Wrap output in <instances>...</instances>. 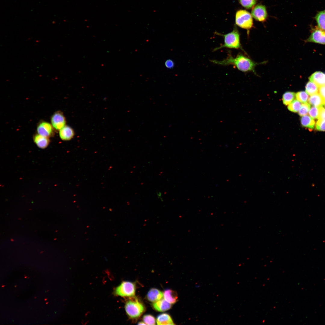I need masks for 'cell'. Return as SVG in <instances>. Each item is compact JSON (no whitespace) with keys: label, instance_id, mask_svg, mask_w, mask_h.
Returning <instances> with one entry per match:
<instances>
[{"label":"cell","instance_id":"277c9868","mask_svg":"<svg viewBox=\"0 0 325 325\" xmlns=\"http://www.w3.org/2000/svg\"><path fill=\"white\" fill-rule=\"evenodd\" d=\"M235 23L240 27L249 30L253 26L252 16L246 10H238L236 14Z\"/></svg>","mask_w":325,"mask_h":325},{"label":"cell","instance_id":"74e56055","mask_svg":"<svg viewBox=\"0 0 325 325\" xmlns=\"http://www.w3.org/2000/svg\"><path fill=\"white\" fill-rule=\"evenodd\" d=\"M17 286H15V287H16Z\"/></svg>","mask_w":325,"mask_h":325},{"label":"cell","instance_id":"8fae6325","mask_svg":"<svg viewBox=\"0 0 325 325\" xmlns=\"http://www.w3.org/2000/svg\"><path fill=\"white\" fill-rule=\"evenodd\" d=\"M153 308L159 312H163L169 310L171 305L164 299H161L154 302L152 304Z\"/></svg>","mask_w":325,"mask_h":325},{"label":"cell","instance_id":"f546056e","mask_svg":"<svg viewBox=\"0 0 325 325\" xmlns=\"http://www.w3.org/2000/svg\"><path fill=\"white\" fill-rule=\"evenodd\" d=\"M165 64L166 67L169 69H172L174 66V62L172 60L170 59L166 60Z\"/></svg>","mask_w":325,"mask_h":325},{"label":"cell","instance_id":"4fadbf2b","mask_svg":"<svg viewBox=\"0 0 325 325\" xmlns=\"http://www.w3.org/2000/svg\"><path fill=\"white\" fill-rule=\"evenodd\" d=\"M74 135L73 130L68 126H65L60 130L59 135L63 140L68 141L71 139Z\"/></svg>","mask_w":325,"mask_h":325},{"label":"cell","instance_id":"83f0119b","mask_svg":"<svg viewBox=\"0 0 325 325\" xmlns=\"http://www.w3.org/2000/svg\"><path fill=\"white\" fill-rule=\"evenodd\" d=\"M316 129L320 131H325V119H318L316 126Z\"/></svg>","mask_w":325,"mask_h":325},{"label":"cell","instance_id":"1f68e13d","mask_svg":"<svg viewBox=\"0 0 325 325\" xmlns=\"http://www.w3.org/2000/svg\"><path fill=\"white\" fill-rule=\"evenodd\" d=\"M156 194L158 198L160 199V200H161L162 201L163 200V199L162 197L161 193L159 192H157L156 193Z\"/></svg>","mask_w":325,"mask_h":325},{"label":"cell","instance_id":"7c38bea8","mask_svg":"<svg viewBox=\"0 0 325 325\" xmlns=\"http://www.w3.org/2000/svg\"><path fill=\"white\" fill-rule=\"evenodd\" d=\"M163 293L159 290L153 288L150 290L147 295V299L152 302H155L161 299L163 296Z\"/></svg>","mask_w":325,"mask_h":325},{"label":"cell","instance_id":"9a60e30c","mask_svg":"<svg viewBox=\"0 0 325 325\" xmlns=\"http://www.w3.org/2000/svg\"><path fill=\"white\" fill-rule=\"evenodd\" d=\"M318 28L325 31V9L317 12L314 17Z\"/></svg>","mask_w":325,"mask_h":325},{"label":"cell","instance_id":"d6986e66","mask_svg":"<svg viewBox=\"0 0 325 325\" xmlns=\"http://www.w3.org/2000/svg\"><path fill=\"white\" fill-rule=\"evenodd\" d=\"M302 125L304 127L310 129H314L315 123L313 118L307 115L303 116L301 119Z\"/></svg>","mask_w":325,"mask_h":325},{"label":"cell","instance_id":"6da1fadb","mask_svg":"<svg viewBox=\"0 0 325 325\" xmlns=\"http://www.w3.org/2000/svg\"><path fill=\"white\" fill-rule=\"evenodd\" d=\"M211 61L222 65H234L239 70L243 72L252 71L255 72V67L259 64L241 54H238L235 57H233L230 52H228L227 57L223 60H212Z\"/></svg>","mask_w":325,"mask_h":325},{"label":"cell","instance_id":"8992f818","mask_svg":"<svg viewBox=\"0 0 325 325\" xmlns=\"http://www.w3.org/2000/svg\"><path fill=\"white\" fill-rule=\"evenodd\" d=\"M251 15L256 20L261 22H265L268 17L265 6L261 4H258L254 6L251 11Z\"/></svg>","mask_w":325,"mask_h":325},{"label":"cell","instance_id":"ffe728a7","mask_svg":"<svg viewBox=\"0 0 325 325\" xmlns=\"http://www.w3.org/2000/svg\"><path fill=\"white\" fill-rule=\"evenodd\" d=\"M319 91L318 87L314 83L311 81L306 84L305 86L306 92L310 95L318 93Z\"/></svg>","mask_w":325,"mask_h":325},{"label":"cell","instance_id":"7402d4cb","mask_svg":"<svg viewBox=\"0 0 325 325\" xmlns=\"http://www.w3.org/2000/svg\"><path fill=\"white\" fill-rule=\"evenodd\" d=\"M301 107L300 102L296 100L293 101L288 106V110L293 112H297L299 110Z\"/></svg>","mask_w":325,"mask_h":325},{"label":"cell","instance_id":"cb8c5ba5","mask_svg":"<svg viewBox=\"0 0 325 325\" xmlns=\"http://www.w3.org/2000/svg\"><path fill=\"white\" fill-rule=\"evenodd\" d=\"M297 99L299 101L305 103L309 99V96L307 93L304 91H300L297 92L296 94Z\"/></svg>","mask_w":325,"mask_h":325},{"label":"cell","instance_id":"d590c367","mask_svg":"<svg viewBox=\"0 0 325 325\" xmlns=\"http://www.w3.org/2000/svg\"><path fill=\"white\" fill-rule=\"evenodd\" d=\"M48 302H47L46 303V304H48Z\"/></svg>","mask_w":325,"mask_h":325},{"label":"cell","instance_id":"8d00e7d4","mask_svg":"<svg viewBox=\"0 0 325 325\" xmlns=\"http://www.w3.org/2000/svg\"><path fill=\"white\" fill-rule=\"evenodd\" d=\"M26 277H25L24 278H26Z\"/></svg>","mask_w":325,"mask_h":325},{"label":"cell","instance_id":"4dcf8cb0","mask_svg":"<svg viewBox=\"0 0 325 325\" xmlns=\"http://www.w3.org/2000/svg\"><path fill=\"white\" fill-rule=\"evenodd\" d=\"M318 92L324 100L325 103V85L319 87Z\"/></svg>","mask_w":325,"mask_h":325},{"label":"cell","instance_id":"f35d334b","mask_svg":"<svg viewBox=\"0 0 325 325\" xmlns=\"http://www.w3.org/2000/svg\"><path fill=\"white\" fill-rule=\"evenodd\" d=\"M36 297H35V298H36Z\"/></svg>","mask_w":325,"mask_h":325},{"label":"cell","instance_id":"e0dca14e","mask_svg":"<svg viewBox=\"0 0 325 325\" xmlns=\"http://www.w3.org/2000/svg\"><path fill=\"white\" fill-rule=\"evenodd\" d=\"M156 322L158 325L175 324L171 316L165 313L160 314L157 316Z\"/></svg>","mask_w":325,"mask_h":325},{"label":"cell","instance_id":"4316f807","mask_svg":"<svg viewBox=\"0 0 325 325\" xmlns=\"http://www.w3.org/2000/svg\"><path fill=\"white\" fill-rule=\"evenodd\" d=\"M309 115L313 119H318L319 107H313L311 108L308 112Z\"/></svg>","mask_w":325,"mask_h":325},{"label":"cell","instance_id":"d6a6232c","mask_svg":"<svg viewBox=\"0 0 325 325\" xmlns=\"http://www.w3.org/2000/svg\"><path fill=\"white\" fill-rule=\"evenodd\" d=\"M138 324H140H140H146L144 322H143L142 321H141V322H139Z\"/></svg>","mask_w":325,"mask_h":325},{"label":"cell","instance_id":"e575fe53","mask_svg":"<svg viewBox=\"0 0 325 325\" xmlns=\"http://www.w3.org/2000/svg\"><path fill=\"white\" fill-rule=\"evenodd\" d=\"M5 286V285H2V287H4V286Z\"/></svg>","mask_w":325,"mask_h":325},{"label":"cell","instance_id":"ac0fdd59","mask_svg":"<svg viewBox=\"0 0 325 325\" xmlns=\"http://www.w3.org/2000/svg\"><path fill=\"white\" fill-rule=\"evenodd\" d=\"M308 101L310 104L315 107H319L325 104L324 100L318 93L311 95Z\"/></svg>","mask_w":325,"mask_h":325},{"label":"cell","instance_id":"5bb4252c","mask_svg":"<svg viewBox=\"0 0 325 325\" xmlns=\"http://www.w3.org/2000/svg\"><path fill=\"white\" fill-rule=\"evenodd\" d=\"M34 142L39 148L44 149L46 148L50 143V140L48 137L39 134L35 135L33 137Z\"/></svg>","mask_w":325,"mask_h":325},{"label":"cell","instance_id":"ba28073f","mask_svg":"<svg viewBox=\"0 0 325 325\" xmlns=\"http://www.w3.org/2000/svg\"><path fill=\"white\" fill-rule=\"evenodd\" d=\"M52 126L57 130H60L64 126L66 123L65 118L63 113L60 112H57L54 113L51 119Z\"/></svg>","mask_w":325,"mask_h":325},{"label":"cell","instance_id":"3957f363","mask_svg":"<svg viewBox=\"0 0 325 325\" xmlns=\"http://www.w3.org/2000/svg\"><path fill=\"white\" fill-rule=\"evenodd\" d=\"M125 309L128 315L132 318H138L144 311L145 308L140 302L135 297L127 301Z\"/></svg>","mask_w":325,"mask_h":325},{"label":"cell","instance_id":"836d02e7","mask_svg":"<svg viewBox=\"0 0 325 325\" xmlns=\"http://www.w3.org/2000/svg\"><path fill=\"white\" fill-rule=\"evenodd\" d=\"M47 299H44V300H45V301H46L47 300Z\"/></svg>","mask_w":325,"mask_h":325},{"label":"cell","instance_id":"7a4b0ae2","mask_svg":"<svg viewBox=\"0 0 325 325\" xmlns=\"http://www.w3.org/2000/svg\"><path fill=\"white\" fill-rule=\"evenodd\" d=\"M222 36L224 37V44L220 47L215 48L213 51H215L223 48H241L240 42V34L236 27H235L231 32Z\"/></svg>","mask_w":325,"mask_h":325},{"label":"cell","instance_id":"603a6c76","mask_svg":"<svg viewBox=\"0 0 325 325\" xmlns=\"http://www.w3.org/2000/svg\"><path fill=\"white\" fill-rule=\"evenodd\" d=\"M240 5L246 9L253 8L256 4L257 0H238Z\"/></svg>","mask_w":325,"mask_h":325},{"label":"cell","instance_id":"44dd1931","mask_svg":"<svg viewBox=\"0 0 325 325\" xmlns=\"http://www.w3.org/2000/svg\"><path fill=\"white\" fill-rule=\"evenodd\" d=\"M296 94L290 91L285 92L283 95L282 101L283 104L285 105H289L294 99Z\"/></svg>","mask_w":325,"mask_h":325},{"label":"cell","instance_id":"30bf717a","mask_svg":"<svg viewBox=\"0 0 325 325\" xmlns=\"http://www.w3.org/2000/svg\"><path fill=\"white\" fill-rule=\"evenodd\" d=\"M309 79L318 87L325 85V74L321 72H314L309 77Z\"/></svg>","mask_w":325,"mask_h":325},{"label":"cell","instance_id":"9c48e42d","mask_svg":"<svg viewBox=\"0 0 325 325\" xmlns=\"http://www.w3.org/2000/svg\"><path fill=\"white\" fill-rule=\"evenodd\" d=\"M52 126L50 124L46 122H41L37 127L38 134L48 138L51 136L53 133Z\"/></svg>","mask_w":325,"mask_h":325},{"label":"cell","instance_id":"f1b7e54d","mask_svg":"<svg viewBox=\"0 0 325 325\" xmlns=\"http://www.w3.org/2000/svg\"><path fill=\"white\" fill-rule=\"evenodd\" d=\"M319 107V114L318 119H325V104Z\"/></svg>","mask_w":325,"mask_h":325},{"label":"cell","instance_id":"ab89813d","mask_svg":"<svg viewBox=\"0 0 325 325\" xmlns=\"http://www.w3.org/2000/svg\"></svg>","mask_w":325,"mask_h":325},{"label":"cell","instance_id":"484cf974","mask_svg":"<svg viewBox=\"0 0 325 325\" xmlns=\"http://www.w3.org/2000/svg\"><path fill=\"white\" fill-rule=\"evenodd\" d=\"M144 322L147 325H154L156 324L155 319L154 317L150 314H146L144 315L143 317Z\"/></svg>","mask_w":325,"mask_h":325},{"label":"cell","instance_id":"2e32d148","mask_svg":"<svg viewBox=\"0 0 325 325\" xmlns=\"http://www.w3.org/2000/svg\"><path fill=\"white\" fill-rule=\"evenodd\" d=\"M164 299L171 304H174L178 299V295L176 292L170 289H166L163 292Z\"/></svg>","mask_w":325,"mask_h":325},{"label":"cell","instance_id":"d4e9b609","mask_svg":"<svg viewBox=\"0 0 325 325\" xmlns=\"http://www.w3.org/2000/svg\"><path fill=\"white\" fill-rule=\"evenodd\" d=\"M311 108V105L309 103H305L302 104L299 110V116H304L307 114Z\"/></svg>","mask_w":325,"mask_h":325},{"label":"cell","instance_id":"5b68a950","mask_svg":"<svg viewBox=\"0 0 325 325\" xmlns=\"http://www.w3.org/2000/svg\"><path fill=\"white\" fill-rule=\"evenodd\" d=\"M136 286L134 283L124 281L115 289L114 294L122 297H133L135 294Z\"/></svg>","mask_w":325,"mask_h":325},{"label":"cell","instance_id":"52a82bcc","mask_svg":"<svg viewBox=\"0 0 325 325\" xmlns=\"http://www.w3.org/2000/svg\"><path fill=\"white\" fill-rule=\"evenodd\" d=\"M306 42L325 45V31L318 28L314 29Z\"/></svg>","mask_w":325,"mask_h":325}]
</instances>
